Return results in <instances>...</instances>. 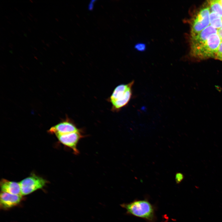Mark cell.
Masks as SVG:
<instances>
[{"mask_svg":"<svg viewBox=\"0 0 222 222\" xmlns=\"http://www.w3.org/2000/svg\"><path fill=\"white\" fill-rule=\"evenodd\" d=\"M14 8L16 10H18V9L16 7H15Z\"/></svg>","mask_w":222,"mask_h":222,"instance_id":"d590c367","label":"cell"},{"mask_svg":"<svg viewBox=\"0 0 222 222\" xmlns=\"http://www.w3.org/2000/svg\"><path fill=\"white\" fill-rule=\"evenodd\" d=\"M7 22H8L9 23L11 24L10 23L9 21H7Z\"/></svg>","mask_w":222,"mask_h":222,"instance_id":"1f68e13d","label":"cell"},{"mask_svg":"<svg viewBox=\"0 0 222 222\" xmlns=\"http://www.w3.org/2000/svg\"><path fill=\"white\" fill-rule=\"evenodd\" d=\"M34 19L35 22H37V18H35Z\"/></svg>","mask_w":222,"mask_h":222,"instance_id":"d6986e66","label":"cell"},{"mask_svg":"<svg viewBox=\"0 0 222 222\" xmlns=\"http://www.w3.org/2000/svg\"><path fill=\"white\" fill-rule=\"evenodd\" d=\"M221 41L217 34L211 35L204 43L191 49L190 54L193 57L199 60L215 58Z\"/></svg>","mask_w":222,"mask_h":222,"instance_id":"3957f363","label":"cell"},{"mask_svg":"<svg viewBox=\"0 0 222 222\" xmlns=\"http://www.w3.org/2000/svg\"><path fill=\"white\" fill-rule=\"evenodd\" d=\"M55 19H56V21H58V19L57 18H55Z\"/></svg>","mask_w":222,"mask_h":222,"instance_id":"f1b7e54d","label":"cell"},{"mask_svg":"<svg viewBox=\"0 0 222 222\" xmlns=\"http://www.w3.org/2000/svg\"><path fill=\"white\" fill-rule=\"evenodd\" d=\"M28 31H29L30 32H31V29L30 28H28Z\"/></svg>","mask_w":222,"mask_h":222,"instance_id":"d4e9b609","label":"cell"},{"mask_svg":"<svg viewBox=\"0 0 222 222\" xmlns=\"http://www.w3.org/2000/svg\"><path fill=\"white\" fill-rule=\"evenodd\" d=\"M34 48L36 50H37V49H36L35 47H34Z\"/></svg>","mask_w":222,"mask_h":222,"instance_id":"e575fe53","label":"cell"},{"mask_svg":"<svg viewBox=\"0 0 222 222\" xmlns=\"http://www.w3.org/2000/svg\"><path fill=\"white\" fill-rule=\"evenodd\" d=\"M46 45L48 47H50L49 44H48V43H47V44H46Z\"/></svg>","mask_w":222,"mask_h":222,"instance_id":"44dd1931","label":"cell"},{"mask_svg":"<svg viewBox=\"0 0 222 222\" xmlns=\"http://www.w3.org/2000/svg\"><path fill=\"white\" fill-rule=\"evenodd\" d=\"M23 195L1 192L0 195V208L7 210L19 204L23 199Z\"/></svg>","mask_w":222,"mask_h":222,"instance_id":"ba28073f","label":"cell"},{"mask_svg":"<svg viewBox=\"0 0 222 222\" xmlns=\"http://www.w3.org/2000/svg\"><path fill=\"white\" fill-rule=\"evenodd\" d=\"M217 34L218 35L221 41H222V27L218 30Z\"/></svg>","mask_w":222,"mask_h":222,"instance_id":"e0dca14e","label":"cell"},{"mask_svg":"<svg viewBox=\"0 0 222 222\" xmlns=\"http://www.w3.org/2000/svg\"><path fill=\"white\" fill-rule=\"evenodd\" d=\"M33 27H34L35 29V27L33 26Z\"/></svg>","mask_w":222,"mask_h":222,"instance_id":"ab89813d","label":"cell"},{"mask_svg":"<svg viewBox=\"0 0 222 222\" xmlns=\"http://www.w3.org/2000/svg\"><path fill=\"white\" fill-rule=\"evenodd\" d=\"M81 131L82 130L78 128L76 125L69 119H66L65 121L52 126L48 130L49 133L55 134L56 135Z\"/></svg>","mask_w":222,"mask_h":222,"instance_id":"52a82bcc","label":"cell"},{"mask_svg":"<svg viewBox=\"0 0 222 222\" xmlns=\"http://www.w3.org/2000/svg\"><path fill=\"white\" fill-rule=\"evenodd\" d=\"M9 46L11 48H12V49L13 48V47H12V46H10V45H9Z\"/></svg>","mask_w":222,"mask_h":222,"instance_id":"484cf974","label":"cell"},{"mask_svg":"<svg viewBox=\"0 0 222 222\" xmlns=\"http://www.w3.org/2000/svg\"><path fill=\"white\" fill-rule=\"evenodd\" d=\"M5 17L6 18H8V17H7V16H5Z\"/></svg>","mask_w":222,"mask_h":222,"instance_id":"f546056e","label":"cell"},{"mask_svg":"<svg viewBox=\"0 0 222 222\" xmlns=\"http://www.w3.org/2000/svg\"><path fill=\"white\" fill-rule=\"evenodd\" d=\"M11 31V33H12L13 34H14V32L13 31H12L11 30V31Z\"/></svg>","mask_w":222,"mask_h":222,"instance_id":"4316f807","label":"cell"},{"mask_svg":"<svg viewBox=\"0 0 222 222\" xmlns=\"http://www.w3.org/2000/svg\"><path fill=\"white\" fill-rule=\"evenodd\" d=\"M43 48H44V49H45V50H46V49L45 47H43Z\"/></svg>","mask_w":222,"mask_h":222,"instance_id":"8d00e7d4","label":"cell"},{"mask_svg":"<svg viewBox=\"0 0 222 222\" xmlns=\"http://www.w3.org/2000/svg\"><path fill=\"white\" fill-rule=\"evenodd\" d=\"M9 44H9L11 46L13 47V44H12L11 43H10Z\"/></svg>","mask_w":222,"mask_h":222,"instance_id":"7402d4cb","label":"cell"},{"mask_svg":"<svg viewBox=\"0 0 222 222\" xmlns=\"http://www.w3.org/2000/svg\"><path fill=\"white\" fill-rule=\"evenodd\" d=\"M184 176L181 173L178 172L176 174L175 176V180L177 184L179 183L183 179Z\"/></svg>","mask_w":222,"mask_h":222,"instance_id":"9a60e30c","label":"cell"},{"mask_svg":"<svg viewBox=\"0 0 222 222\" xmlns=\"http://www.w3.org/2000/svg\"><path fill=\"white\" fill-rule=\"evenodd\" d=\"M210 25L214 28L219 29L222 27V18L217 13L212 12L209 16Z\"/></svg>","mask_w":222,"mask_h":222,"instance_id":"8fae6325","label":"cell"},{"mask_svg":"<svg viewBox=\"0 0 222 222\" xmlns=\"http://www.w3.org/2000/svg\"><path fill=\"white\" fill-rule=\"evenodd\" d=\"M0 185L1 192L14 195H21L19 183L2 179L0 181Z\"/></svg>","mask_w":222,"mask_h":222,"instance_id":"30bf717a","label":"cell"},{"mask_svg":"<svg viewBox=\"0 0 222 222\" xmlns=\"http://www.w3.org/2000/svg\"><path fill=\"white\" fill-rule=\"evenodd\" d=\"M210 14L208 7H204L199 11L191 23V37L197 35L209 25Z\"/></svg>","mask_w":222,"mask_h":222,"instance_id":"5b68a950","label":"cell"},{"mask_svg":"<svg viewBox=\"0 0 222 222\" xmlns=\"http://www.w3.org/2000/svg\"><path fill=\"white\" fill-rule=\"evenodd\" d=\"M95 1H91L89 3L88 6V9L89 10H92L93 9L94 6V3Z\"/></svg>","mask_w":222,"mask_h":222,"instance_id":"2e32d148","label":"cell"},{"mask_svg":"<svg viewBox=\"0 0 222 222\" xmlns=\"http://www.w3.org/2000/svg\"><path fill=\"white\" fill-rule=\"evenodd\" d=\"M19 183L23 196L29 195L35 191L42 189L48 181L43 178L32 174Z\"/></svg>","mask_w":222,"mask_h":222,"instance_id":"277c9868","label":"cell"},{"mask_svg":"<svg viewBox=\"0 0 222 222\" xmlns=\"http://www.w3.org/2000/svg\"><path fill=\"white\" fill-rule=\"evenodd\" d=\"M19 12L20 14H21V15H22V16H23V14H22V13H21V12L20 11H19Z\"/></svg>","mask_w":222,"mask_h":222,"instance_id":"cb8c5ba5","label":"cell"},{"mask_svg":"<svg viewBox=\"0 0 222 222\" xmlns=\"http://www.w3.org/2000/svg\"><path fill=\"white\" fill-rule=\"evenodd\" d=\"M30 0V1H31V2H33L32 1V0Z\"/></svg>","mask_w":222,"mask_h":222,"instance_id":"74e56055","label":"cell"},{"mask_svg":"<svg viewBox=\"0 0 222 222\" xmlns=\"http://www.w3.org/2000/svg\"><path fill=\"white\" fill-rule=\"evenodd\" d=\"M54 42H55V43H56L58 44V43H57V42H56V41H54Z\"/></svg>","mask_w":222,"mask_h":222,"instance_id":"4dcf8cb0","label":"cell"},{"mask_svg":"<svg viewBox=\"0 0 222 222\" xmlns=\"http://www.w3.org/2000/svg\"><path fill=\"white\" fill-rule=\"evenodd\" d=\"M134 83L133 80L127 84H120L114 88L108 99L111 104L112 111L118 112L128 105L132 97Z\"/></svg>","mask_w":222,"mask_h":222,"instance_id":"7a4b0ae2","label":"cell"},{"mask_svg":"<svg viewBox=\"0 0 222 222\" xmlns=\"http://www.w3.org/2000/svg\"><path fill=\"white\" fill-rule=\"evenodd\" d=\"M34 57L36 59H37V58L36 57V56H34Z\"/></svg>","mask_w":222,"mask_h":222,"instance_id":"d6a6232c","label":"cell"},{"mask_svg":"<svg viewBox=\"0 0 222 222\" xmlns=\"http://www.w3.org/2000/svg\"><path fill=\"white\" fill-rule=\"evenodd\" d=\"M82 132L57 135L56 136L61 143L71 149L74 154L77 155L79 153L77 148L78 143L80 140L84 137Z\"/></svg>","mask_w":222,"mask_h":222,"instance_id":"8992f818","label":"cell"},{"mask_svg":"<svg viewBox=\"0 0 222 222\" xmlns=\"http://www.w3.org/2000/svg\"><path fill=\"white\" fill-rule=\"evenodd\" d=\"M121 206L126 210L127 214L142 218L148 222L155 220V208L147 199L135 200L129 203H123Z\"/></svg>","mask_w":222,"mask_h":222,"instance_id":"6da1fadb","label":"cell"},{"mask_svg":"<svg viewBox=\"0 0 222 222\" xmlns=\"http://www.w3.org/2000/svg\"><path fill=\"white\" fill-rule=\"evenodd\" d=\"M214 58L222 61V41L219 46Z\"/></svg>","mask_w":222,"mask_h":222,"instance_id":"5bb4252c","label":"cell"},{"mask_svg":"<svg viewBox=\"0 0 222 222\" xmlns=\"http://www.w3.org/2000/svg\"><path fill=\"white\" fill-rule=\"evenodd\" d=\"M134 48L139 51L143 52L146 49V44L142 43H136L134 46Z\"/></svg>","mask_w":222,"mask_h":222,"instance_id":"4fadbf2b","label":"cell"},{"mask_svg":"<svg viewBox=\"0 0 222 222\" xmlns=\"http://www.w3.org/2000/svg\"><path fill=\"white\" fill-rule=\"evenodd\" d=\"M56 34H57V35H58L57 34V33H56Z\"/></svg>","mask_w":222,"mask_h":222,"instance_id":"60d3db41","label":"cell"},{"mask_svg":"<svg viewBox=\"0 0 222 222\" xmlns=\"http://www.w3.org/2000/svg\"><path fill=\"white\" fill-rule=\"evenodd\" d=\"M209 2L212 12L217 13L222 18V6L218 0H210Z\"/></svg>","mask_w":222,"mask_h":222,"instance_id":"7c38bea8","label":"cell"},{"mask_svg":"<svg viewBox=\"0 0 222 222\" xmlns=\"http://www.w3.org/2000/svg\"></svg>","mask_w":222,"mask_h":222,"instance_id":"b9f144b4","label":"cell"},{"mask_svg":"<svg viewBox=\"0 0 222 222\" xmlns=\"http://www.w3.org/2000/svg\"><path fill=\"white\" fill-rule=\"evenodd\" d=\"M29 15H30L31 17H33V16L31 14H30V13H29Z\"/></svg>","mask_w":222,"mask_h":222,"instance_id":"ffe728a7","label":"cell"},{"mask_svg":"<svg viewBox=\"0 0 222 222\" xmlns=\"http://www.w3.org/2000/svg\"><path fill=\"white\" fill-rule=\"evenodd\" d=\"M217 30L209 25L197 35L191 37V49L197 47L204 43L212 34H217L218 30Z\"/></svg>","mask_w":222,"mask_h":222,"instance_id":"9c48e42d","label":"cell"},{"mask_svg":"<svg viewBox=\"0 0 222 222\" xmlns=\"http://www.w3.org/2000/svg\"><path fill=\"white\" fill-rule=\"evenodd\" d=\"M27 17L31 21H32L31 19L28 16H27Z\"/></svg>","mask_w":222,"mask_h":222,"instance_id":"603a6c76","label":"cell"},{"mask_svg":"<svg viewBox=\"0 0 222 222\" xmlns=\"http://www.w3.org/2000/svg\"><path fill=\"white\" fill-rule=\"evenodd\" d=\"M219 2L220 3V4H221V5L222 6V0H218Z\"/></svg>","mask_w":222,"mask_h":222,"instance_id":"ac0fdd59","label":"cell"},{"mask_svg":"<svg viewBox=\"0 0 222 222\" xmlns=\"http://www.w3.org/2000/svg\"><path fill=\"white\" fill-rule=\"evenodd\" d=\"M1 47L2 48V49H4V48L3 47Z\"/></svg>","mask_w":222,"mask_h":222,"instance_id":"836d02e7","label":"cell"},{"mask_svg":"<svg viewBox=\"0 0 222 222\" xmlns=\"http://www.w3.org/2000/svg\"><path fill=\"white\" fill-rule=\"evenodd\" d=\"M51 32H52V33H53V31L52 30H51Z\"/></svg>","mask_w":222,"mask_h":222,"instance_id":"f35d334b","label":"cell"},{"mask_svg":"<svg viewBox=\"0 0 222 222\" xmlns=\"http://www.w3.org/2000/svg\"><path fill=\"white\" fill-rule=\"evenodd\" d=\"M41 41L43 43H44V42L43 40H42Z\"/></svg>","mask_w":222,"mask_h":222,"instance_id":"83f0119b","label":"cell"}]
</instances>
